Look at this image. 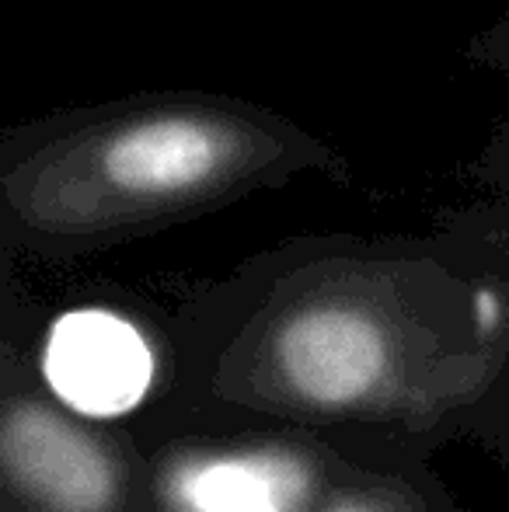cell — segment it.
<instances>
[{
  "label": "cell",
  "mask_w": 509,
  "mask_h": 512,
  "mask_svg": "<svg viewBox=\"0 0 509 512\" xmlns=\"http://www.w3.org/2000/svg\"><path fill=\"white\" fill-rule=\"evenodd\" d=\"M346 171V154L293 115L203 88L53 108L0 133L4 234L39 251L91 248L297 175Z\"/></svg>",
  "instance_id": "cell-1"
},
{
  "label": "cell",
  "mask_w": 509,
  "mask_h": 512,
  "mask_svg": "<svg viewBox=\"0 0 509 512\" xmlns=\"http://www.w3.org/2000/svg\"><path fill=\"white\" fill-rule=\"evenodd\" d=\"M42 373L56 398L91 418L126 415L154 380V356L143 331L102 307L67 310L53 321Z\"/></svg>",
  "instance_id": "cell-2"
},
{
  "label": "cell",
  "mask_w": 509,
  "mask_h": 512,
  "mask_svg": "<svg viewBox=\"0 0 509 512\" xmlns=\"http://www.w3.org/2000/svg\"><path fill=\"white\" fill-rule=\"evenodd\" d=\"M4 471L53 512H105L116 499L112 457L42 405H11L4 418Z\"/></svg>",
  "instance_id": "cell-3"
},
{
  "label": "cell",
  "mask_w": 509,
  "mask_h": 512,
  "mask_svg": "<svg viewBox=\"0 0 509 512\" xmlns=\"http://www.w3.org/2000/svg\"><path fill=\"white\" fill-rule=\"evenodd\" d=\"M307 474L286 453H220L175 467L168 502L175 512H300Z\"/></svg>",
  "instance_id": "cell-4"
},
{
  "label": "cell",
  "mask_w": 509,
  "mask_h": 512,
  "mask_svg": "<svg viewBox=\"0 0 509 512\" xmlns=\"http://www.w3.org/2000/svg\"><path fill=\"white\" fill-rule=\"evenodd\" d=\"M468 63L478 70H489L509 81V11L499 14L492 25H485L475 39L468 42Z\"/></svg>",
  "instance_id": "cell-5"
},
{
  "label": "cell",
  "mask_w": 509,
  "mask_h": 512,
  "mask_svg": "<svg viewBox=\"0 0 509 512\" xmlns=\"http://www.w3.org/2000/svg\"><path fill=\"white\" fill-rule=\"evenodd\" d=\"M475 175L478 182L492 185L499 192H509V119L499 122L489 140H485L482 154L475 161Z\"/></svg>",
  "instance_id": "cell-6"
},
{
  "label": "cell",
  "mask_w": 509,
  "mask_h": 512,
  "mask_svg": "<svg viewBox=\"0 0 509 512\" xmlns=\"http://www.w3.org/2000/svg\"><path fill=\"white\" fill-rule=\"evenodd\" d=\"M328 512H363V509H356V506H335V509H328Z\"/></svg>",
  "instance_id": "cell-7"
}]
</instances>
